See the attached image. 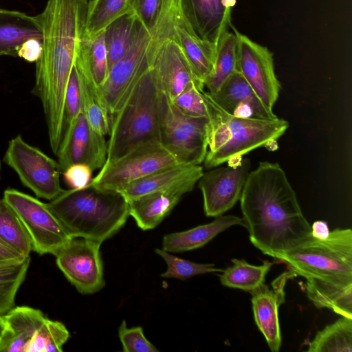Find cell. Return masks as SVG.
<instances>
[{
  "label": "cell",
  "mask_w": 352,
  "mask_h": 352,
  "mask_svg": "<svg viewBox=\"0 0 352 352\" xmlns=\"http://www.w3.org/2000/svg\"><path fill=\"white\" fill-rule=\"evenodd\" d=\"M89 0H48L35 16L42 33L32 93L42 104L50 145L56 155L61 140L65 93L84 37Z\"/></svg>",
  "instance_id": "cell-1"
},
{
  "label": "cell",
  "mask_w": 352,
  "mask_h": 352,
  "mask_svg": "<svg viewBox=\"0 0 352 352\" xmlns=\"http://www.w3.org/2000/svg\"><path fill=\"white\" fill-rule=\"evenodd\" d=\"M239 201L251 243L278 263L311 235L296 192L276 162H261L250 172Z\"/></svg>",
  "instance_id": "cell-2"
},
{
  "label": "cell",
  "mask_w": 352,
  "mask_h": 352,
  "mask_svg": "<svg viewBox=\"0 0 352 352\" xmlns=\"http://www.w3.org/2000/svg\"><path fill=\"white\" fill-rule=\"evenodd\" d=\"M72 238L102 243L116 234L129 216L128 201L118 192L97 188L63 190L47 203Z\"/></svg>",
  "instance_id": "cell-3"
},
{
  "label": "cell",
  "mask_w": 352,
  "mask_h": 352,
  "mask_svg": "<svg viewBox=\"0 0 352 352\" xmlns=\"http://www.w3.org/2000/svg\"><path fill=\"white\" fill-rule=\"evenodd\" d=\"M208 109V151L204 165L211 169L276 140L289 128L282 118L258 119L234 116L223 110L208 91H203Z\"/></svg>",
  "instance_id": "cell-4"
},
{
  "label": "cell",
  "mask_w": 352,
  "mask_h": 352,
  "mask_svg": "<svg viewBox=\"0 0 352 352\" xmlns=\"http://www.w3.org/2000/svg\"><path fill=\"white\" fill-rule=\"evenodd\" d=\"M160 92L150 68L111 120L107 160L118 157L142 143L160 141Z\"/></svg>",
  "instance_id": "cell-5"
},
{
  "label": "cell",
  "mask_w": 352,
  "mask_h": 352,
  "mask_svg": "<svg viewBox=\"0 0 352 352\" xmlns=\"http://www.w3.org/2000/svg\"><path fill=\"white\" fill-rule=\"evenodd\" d=\"M278 263L294 276L352 284V230L336 229L323 239L311 234L287 251Z\"/></svg>",
  "instance_id": "cell-6"
},
{
  "label": "cell",
  "mask_w": 352,
  "mask_h": 352,
  "mask_svg": "<svg viewBox=\"0 0 352 352\" xmlns=\"http://www.w3.org/2000/svg\"><path fill=\"white\" fill-rule=\"evenodd\" d=\"M179 164L177 158L159 140L148 141L118 157L107 160L91 184L119 192L133 182Z\"/></svg>",
  "instance_id": "cell-7"
},
{
  "label": "cell",
  "mask_w": 352,
  "mask_h": 352,
  "mask_svg": "<svg viewBox=\"0 0 352 352\" xmlns=\"http://www.w3.org/2000/svg\"><path fill=\"white\" fill-rule=\"evenodd\" d=\"M206 118L182 113L171 100L160 93V142L181 164L201 165L208 151Z\"/></svg>",
  "instance_id": "cell-8"
},
{
  "label": "cell",
  "mask_w": 352,
  "mask_h": 352,
  "mask_svg": "<svg viewBox=\"0 0 352 352\" xmlns=\"http://www.w3.org/2000/svg\"><path fill=\"white\" fill-rule=\"evenodd\" d=\"M153 42V30L148 31L141 24L130 49L111 68L104 82L100 86V96L110 120L122 107L142 76L151 68Z\"/></svg>",
  "instance_id": "cell-9"
},
{
  "label": "cell",
  "mask_w": 352,
  "mask_h": 352,
  "mask_svg": "<svg viewBox=\"0 0 352 352\" xmlns=\"http://www.w3.org/2000/svg\"><path fill=\"white\" fill-rule=\"evenodd\" d=\"M16 213L31 241L32 251L56 256L72 238L46 203L14 188L3 197Z\"/></svg>",
  "instance_id": "cell-10"
},
{
  "label": "cell",
  "mask_w": 352,
  "mask_h": 352,
  "mask_svg": "<svg viewBox=\"0 0 352 352\" xmlns=\"http://www.w3.org/2000/svg\"><path fill=\"white\" fill-rule=\"evenodd\" d=\"M3 162L38 198L50 201L64 190L57 161L27 143L19 135L10 140Z\"/></svg>",
  "instance_id": "cell-11"
},
{
  "label": "cell",
  "mask_w": 352,
  "mask_h": 352,
  "mask_svg": "<svg viewBox=\"0 0 352 352\" xmlns=\"http://www.w3.org/2000/svg\"><path fill=\"white\" fill-rule=\"evenodd\" d=\"M101 244L85 238H72L55 256L60 270L83 295L95 294L105 285Z\"/></svg>",
  "instance_id": "cell-12"
},
{
  "label": "cell",
  "mask_w": 352,
  "mask_h": 352,
  "mask_svg": "<svg viewBox=\"0 0 352 352\" xmlns=\"http://www.w3.org/2000/svg\"><path fill=\"white\" fill-rule=\"evenodd\" d=\"M228 163L227 166H217L204 172L197 182L207 217L221 216L240 200L250 172V160L241 157Z\"/></svg>",
  "instance_id": "cell-13"
},
{
  "label": "cell",
  "mask_w": 352,
  "mask_h": 352,
  "mask_svg": "<svg viewBox=\"0 0 352 352\" xmlns=\"http://www.w3.org/2000/svg\"><path fill=\"white\" fill-rule=\"evenodd\" d=\"M238 39L237 67L263 103L273 109L281 85L276 75L272 53L233 28Z\"/></svg>",
  "instance_id": "cell-14"
},
{
  "label": "cell",
  "mask_w": 352,
  "mask_h": 352,
  "mask_svg": "<svg viewBox=\"0 0 352 352\" xmlns=\"http://www.w3.org/2000/svg\"><path fill=\"white\" fill-rule=\"evenodd\" d=\"M151 69L159 91L171 100L191 83L205 87L197 78L175 38L165 41L158 47Z\"/></svg>",
  "instance_id": "cell-15"
},
{
  "label": "cell",
  "mask_w": 352,
  "mask_h": 352,
  "mask_svg": "<svg viewBox=\"0 0 352 352\" xmlns=\"http://www.w3.org/2000/svg\"><path fill=\"white\" fill-rule=\"evenodd\" d=\"M61 173L69 166L82 163L93 170L100 169L107 158L105 136L94 131L82 109L66 144L56 155Z\"/></svg>",
  "instance_id": "cell-16"
},
{
  "label": "cell",
  "mask_w": 352,
  "mask_h": 352,
  "mask_svg": "<svg viewBox=\"0 0 352 352\" xmlns=\"http://www.w3.org/2000/svg\"><path fill=\"white\" fill-rule=\"evenodd\" d=\"M236 0H179L182 14L193 34L217 46L231 26V8Z\"/></svg>",
  "instance_id": "cell-17"
},
{
  "label": "cell",
  "mask_w": 352,
  "mask_h": 352,
  "mask_svg": "<svg viewBox=\"0 0 352 352\" xmlns=\"http://www.w3.org/2000/svg\"><path fill=\"white\" fill-rule=\"evenodd\" d=\"M292 278L293 275L287 270L273 280L272 289L263 283L250 292L255 322L272 352H278L281 346L278 308L285 300V287Z\"/></svg>",
  "instance_id": "cell-18"
},
{
  "label": "cell",
  "mask_w": 352,
  "mask_h": 352,
  "mask_svg": "<svg viewBox=\"0 0 352 352\" xmlns=\"http://www.w3.org/2000/svg\"><path fill=\"white\" fill-rule=\"evenodd\" d=\"M203 173L201 165L179 164L133 182L119 192L127 201L160 191H180L186 194L192 190Z\"/></svg>",
  "instance_id": "cell-19"
},
{
  "label": "cell",
  "mask_w": 352,
  "mask_h": 352,
  "mask_svg": "<svg viewBox=\"0 0 352 352\" xmlns=\"http://www.w3.org/2000/svg\"><path fill=\"white\" fill-rule=\"evenodd\" d=\"M215 102L226 112L239 118L276 119L272 109L259 99L241 74L236 70L214 94Z\"/></svg>",
  "instance_id": "cell-20"
},
{
  "label": "cell",
  "mask_w": 352,
  "mask_h": 352,
  "mask_svg": "<svg viewBox=\"0 0 352 352\" xmlns=\"http://www.w3.org/2000/svg\"><path fill=\"white\" fill-rule=\"evenodd\" d=\"M3 318L5 329L0 340V352H26L46 316L39 309L17 306L3 316Z\"/></svg>",
  "instance_id": "cell-21"
},
{
  "label": "cell",
  "mask_w": 352,
  "mask_h": 352,
  "mask_svg": "<svg viewBox=\"0 0 352 352\" xmlns=\"http://www.w3.org/2000/svg\"><path fill=\"white\" fill-rule=\"evenodd\" d=\"M176 41L182 48L197 78L204 85L211 74L217 46L202 41L192 32L179 7V0L175 16Z\"/></svg>",
  "instance_id": "cell-22"
},
{
  "label": "cell",
  "mask_w": 352,
  "mask_h": 352,
  "mask_svg": "<svg viewBox=\"0 0 352 352\" xmlns=\"http://www.w3.org/2000/svg\"><path fill=\"white\" fill-rule=\"evenodd\" d=\"M212 222L188 230L166 234L162 240V250L170 252H182L199 248L219 233L234 226L245 228L243 218L234 215L215 217Z\"/></svg>",
  "instance_id": "cell-23"
},
{
  "label": "cell",
  "mask_w": 352,
  "mask_h": 352,
  "mask_svg": "<svg viewBox=\"0 0 352 352\" xmlns=\"http://www.w3.org/2000/svg\"><path fill=\"white\" fill-rule=\"evenodd\" d=\"M32 38L42 41V33L34 16L0 8V56H17L20 47Z\"/></svg>",
  "instance_id": "cell-24"
},
{
  "label": "cell",
  "mask_w": 352,
  "mask_h": 352,
  "mask_svg": "<svg viewBox=\"0 0 352 352\" xmlns=\"http://www.w3.org/2000/svg\"><path fill=\"white\" fill-rule=\"evenodd\" d=\"M184 195L180 191H160L128 201L129 216L143 230L157 226L172 211Z\"/></svg>",
  "instance_id": "cell-25"
},
{
  "label": "cell",
  "mask_w": 352,
  "mask_h": 352,
  "mask_svg": "<svg viewBox=\"0 0 352 352\" xmlns=\"http://www.w3.org/2000/svg\"><path fill=\"white\" fill-rule=\"evenodd\" d=\"M305 288L316 308H327L341 316L352 318V284L306 278Z\"/></svg>",
  "instance_id": "cell-26"
},
{
  "label": "cell",
  "mask_w": 352,
  "mask_h": 352,
  "mask_svg": "<svg viewBox=\"0 0 352 352\" xmlns=\"http://www.w3.org/2000/svg\"><path fill=\"white\" fill-rule=\"evenodd\" d=\"M104 30L93 38L83 37L74 63L76 69L99 89L109 74Z\"/></svg>",
  "instance_id": "cell-27"
},
{
  "label": "cell",
  "mask_w": 352,
  "mask_h": 352,
  "mask_svg": "<svg viewBox=\"0 0 352 352\" xmlns=\"http://www.w3.org/2000/svg\"><path fill=\"white\" fill-rule=\"evenodd\" d=\"M141 23L130 12L111 23L104 30L109 72L127 53L133 43Z\"/></svg>",
  "instance_id": "cell-28"
},
{
  "label": "cell",
  "mask_w": 352,
  "mask_h": 352,
  "mask_svg": "<svg viewBox=\"0 0 352 352\" xmlns=\"http://www.w3.org/2000/svg\"><path fill=\"white\" fill-rule=\"evenodd\" d=\"M238 39L234 32H226L217 47L213 69L204 82L210 94H214L228 78L238 70Z\"/></svg>",
  "instance_id": "cell-29"
},
{
  "label": "cell",
  "mask_w": 352,
  "mask_h": 352,
  "mask_svg": "<svg viewBox=\"0 0 352 352\" xmlns=\"http://www.w3.org/2000/svg\"><path fill=\"white\" fill-rule=\"evenodd\" d=\"M135 0H90L84 36L93 38L113 21L132 11Z\"/></svg>",
  "instance_id": "cell-30"
},
{
  "label": "cell",
  "mask_w": 352,
  "mask_h": 352,
  "mask_svg": "<svg viewBox=\"0 0 352 352\" xmlns=\"http://www.w3.org/2000/svg\"><path fill=\"white\" fill-rule=\"evenodd\" d=\"M232 265L223 270L219 275L222 285L251 292L265 283L273 263L264 261L261 265L248 263L245 259L232 258Z\"/></svg>",
  "instance_id": "cell-31"
},
{
  "label": "cell",
  "mask_w": 352,
  "mask_h": 352,
  "mask_svg": "<svg viewBox=\"0 0 352 352\" xmlns=\"http://www.w3.org/2000/svg\"><path fill=\"white\" fill-rule=\"evenodd\" d=\"M30 260L28 256L0 261V316L15 307L16 295L25 278Z\"/></svg>",
  "instance_id": "cell-32"
},
{
  "label": "cell",
  "mask_w": 352,
  "mask_h": 352,
  "mask_svg": "<svg viewBox=\"0 0 352 352\" xmlns=\"http://www.w3.org/2000/svg\"><path fill=\"white\" fill-rule=\"evenodd\" d=\"M308 346L309 352H351L352 318L341 316L318 331Z\"/></svg>",
  "instance_id": "cell-33"
},
{
  "label": "cell",
  "mask_w": 352,
  "mask_h": 352,
  "mask_svg": "<svg viewBox=\"0 0 352 352\" xmlns=\"http://www.w3.org/2000/svg\"><path fill=\"white\" fill-rule=\"evenodd\" d=\"M76 71L82 111L92 129L97 133L106 136L110 131L111 120L101 100L99 88L91 79L83 76L77 69Z\"/></svg>",
  "instance_id": "cell-34"
},
{
  "label": "cell",
  "mask_w": 352,
  "mask_h": 352,
  "mask_svg": "<svg viewBox=\"0 0 352 352\" xmlns=\"http://www.w3.org/2000/svg\"><path fill=\"white\" fill-rule=\"evenodd\" d=\"M0 239L23 256H30L32 247L19 217L3 198L0 199Z\"/></svg>",
  "instance_id": "cell-35"
},
{
  "label": "cell",
  "mask_w": 352,
  "mask_h": 352,
  "mask_svg": "<svg viewBox=\"0 0 352 352\" xmlns=\"http://www.w3.org/2000/svg\"><path fill=\"white\" fill-rule=\"evenodd\" d=\"M69 338V332L63 323L47 318L36 331L26 352H62Z\"/></svg>",
  "instance_id": "cell-36"
},
{
  "label": "cell",
  "mask_w": 352,
  "mask_h": 352,
  "mask_svg": "<svg viewBox=\"0 0 352 352\" xmlns=\"http://www.w3.org/2000/svg\"><path fill=\"white\" fill-rule=\"evenodd\" d=\"M155 252L165 261L167 265L166 270L161 274L163 278L185 280L195 276L223 271L217 268L213 263H195L177 257L162 249L156 248Z\"/></svg>",
  "instance_id": "cell-37"
},
{
  "label": "cell",
  "mask_w": 352,
  "mask_h": 352,
  "mask_svg": "<svg viewBox=\"0 0 352 352\" xmlns=\"http://www.w3.org/2000/svg\"><path fill=\"white\" fill-rule=\"evenodd\" d=\"M82 109L78 74L74 65L65 96L62 134L59 148L67 142Z\"/></svg>",
  "instance_id": "cell-38"
},
{
  "label": "cell",
  "mask_w": 352,
  "mask_h": 352,
  "mask_svg": "<svg viewBox=\"0 0 352 352\" xmlns=\"http://www.w3.org/2000/svg\"><path fill=\"white\" fill-rule=\"evenodd\" d=\"M204 87L193 82L171 101L183 114L195 118H208V109L203 95Z\"/></svg>",
  "instance_id": "cell-39"
},
{
  "label": "cell",
  "mask_w": 352,
  "mask_h": 352,
  "mask_svg": "<svg viewBox=\"0 0 352 352\" xmlns=\"http://www.w3.org/2000/svg\"><path fill=\"white\" fill-rule=\"evenodd\" d=\"M118 337L124 352H158L159 350L145 337L142 327L128 328L125 320L118 327Z\"/></svg>",
  "instance_id": "cell-40"
},
{
  "label": "cell",
  "mask_w": 352,
  "mask_h": 352,
  "mask_svg": "<svg viewBox=\"0 0 352 352\" xmlns=\"http://www.w3.org/2000/svg\"><path fill=\"white\" fill-rule=\"evenodd\" d=\"M164 0H135L132 12L148 31L154 28Z\"/></svg>",
  "instance_id": "cell-41"
},
{
  "label": "cell",
  "mask_w": 352,
  "mask_h": 352,
  "mask_svg": "<svg viewBox=\"0 0 352 352\" xmlns=\"http://www.w3.org/2000/svg\"><path fill=\"white\" fill-rule=\"evenodd\" d=\"M93 170L87 164H74L62 173L65 183L73 189L87 186L92 180Z\"/></svg>",
  "instance_id": "cell-42"
},
{
  "label": "cell",
  "mask_w": 352,
  "mask_h": 352,
  "mask_svg": "<svg viewBox=\"0 0 352 352\" xmlns=\"http://www.w3.org/2000/svg\"><path fill=\"white\" fill-rule=\"evenodd\" d=\"M42 41L32 38L25 41L19 48L17 56L28 62H35L38 59L41 52Z\"/></svg>",
  "instance_id": "cell-43"
},
{
  "label": "cell",
  "mask_w": 352,
  "mask_h": 352,
  "mask_svg": "<svg viewBox=\"0 0 352 352\" xmlns=\"http://www.w3.org/2000/svg\"><path fill=\"white\" fill-rule=\"evenodd\" d=\"M311 234L317 239H325L330 233L328 225L324 221H315L312 226H311Z\"/></svg>",
  "instance_id": "cell-44"
},
{
  "label": "cell",
  "mask_w": 352,
  "mask_h": 352,
  "mask_svg": "<svg viewBox=\"0 0 352 352\" xmlns=\"http://www.w3.org/2000/svg\"><path fill=\"white\" fill-rule=\"evenodd\" d=\"M23 257L0 239V261L12 260Z\"/></svg>",
  "instance_id": "cell-45"
},
{
  "label": "cell",
  "mask_w": 352,
  "mask_h": 352,
  "mask_svg": "<svg viewBox=\"0 0 352 352\" xmlns=\"http://www.w3.org/2000/svg\"><path fill=\"white\" fill-rule=\"evenodd\" d=\"M5 329V321L3 316H0V340Z\"/></svg>",
  "instance_id": "cell-46"
},
{
  "label": "cell",
  "mask_w": 352,
  "mask_h": 352,
  "mask_svg": "<svg viewBox=\"0 0 352 352\" xmlns=\"http://www.w3.org/2000/svg\"><path fill=\"white\" fill-rule=\"evenodd\" d=\"M1 161H0V175H1Z\"/></svg>",
  "instance_id": "cell-47"
}]
</instances>
